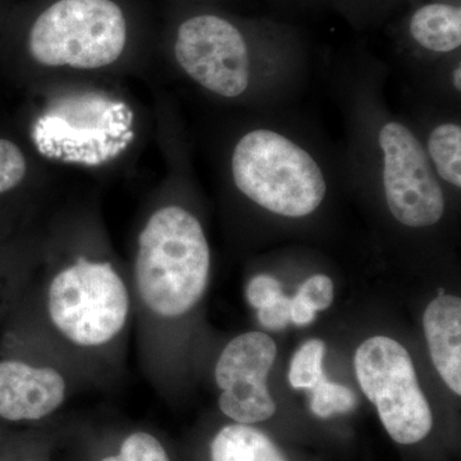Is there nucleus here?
<instances>
[{
	"label": "nucleus",
	"mask_w": 461,
	"mask_h": 461,
	"mask_svg": "<svg viewBox=\"0 0 461 461\" xmlns=\"http://www.w3.org/2000/svg\"><path fill=\"white\" fill-rule=\"evenodd\" d=\"M214 104L235 111H277L302 90L308 68L259 53L230 18L200 12L178 21L158 47V63ZM158 71V69H157Z\"/></svg>",
	"instance_id": "obj_4"
},
{
	"label": "nucleus",
	"mask_w": 461,
	"mask_h": 461,
	"mask_svg": "<svg viewBox=\"0 0 461 461\" xmlns=\"http://www.w3.org/2000/svg\"><path fill=\"white\" fill-rule=\"evenodd\" d=\"M336 95L344 115L341 172L381 191L388 213L411 230H426L446 214V189L436 177L411 120L395 113L384 94V68H336Z\"/></svg>",
	"instance_id": "obj_2"
},
{
	"label": "nucleus",
	"mask_w": 461,
	"mask_h": 461,
	"mask_svg": "<svg viewBox=\"0 0 461 461\" xmlns=\"http://www.w3.org/2000/svg\"><path fill=\"white\" fill-rule=\"evenodd\" d=\"M424 333L430 357L445 384L457 396L461 393V300L436 297L426 309Z\"/></svg>",
	"instance_id": "obj_11"
},
{
	"label": "nucleus",
	"mask_w": 461,
	"mask_h": 461,
	"mask_svg": "<svg viewBox=\"0 0 461 461\" xmlns=\"http://www.w3.org/2000/svg\"><path fill=\"white\" fill-rule=\"evenodd\" d=\"M212 461H287L280 448L259 429L247 424H230L215 435Z\"/></svg>",
	"instance_id": "obj_15"
},
{
	"label": "nucleus",
	"mask_w": 461,
	"mask_h": 461,
	"mask_svg": "<svg viewBox=\"0 0 461 461\" xmlns=\"http://www.w3.org/2000/svg\"><path fill=\"white\" fill-rule=\"evenodd\" d=\"M133 271L139 295L154 314L180 317L198 304L211 273L198 215L178 202L158 204L139 230Z\"/></svg>",
	"instance_id": "obj_6"
},
{
	"label": "nucleus",
	"mask_w": 461,
	"mask_h": 461,
	"mask_svg": "<svg viewBox=\"0 0 461 461\" xmlns=\"http://www.w3.org/2000/svg\"><path fill=\"white\" fill-rule=\"evenodd\" d=\"M12 7H14L12 0H0V32H2L3 23Z\"/></svg>",
	"instance_id": "obj_23"
},
{
	"label": "nucleus",
	"mask_w": 461,
	"mask_h": 461,
	"mask_svg": "<svg viewBox=\"0 0 461 461\" xmlns=\"http://www.w3.org/2000/svg\"><path fill=\"white\" fill-rule=\"evenodd\" d=\"M240 112L217 139L215 175L267 213L286 220L314 214L341 165L333 166L313 139L277 111Z\"/></svg>",
	"instance_id": "obj_3"
},
{
	"label": "nucleus",
	"mask_w": 461,
	"mask_h": 461,
	"mask_svg": "<svg viewBox=\"0 0 461 461\" xmlns=\"http://www.w3.org/2000/svg\"><path fill=\"white\" fill-rule=\"evenodd\" d=\"M129 311V291L108 260L77 257L54 276L48 290L51 323L84 348L112 341L123 330Z\"/></svg>",
	"instance_id": "obj_7"
},
{
	"label": "nucleus",
	"mask_w": 461,
	"mask_h": 461,
	"mask_svg": "<svg viewBox=\"0 0 461 461\" xmlns=\"http://www.w3.org/2000/svg\"><path fill=\"white\" fill-rule=\"evenodd\" d=\"M311 391V409L320 418L346 414L354 411L357 403V395L350 388L330 382L326 375Z\"/></svg>",
	"instance_id": "obj_17"
},
{
	"label": "nucleus",
	"mask_w": 461,
	"mask_h": 461,
	"mask_svg": "<svg viewBox=\"0 0 461 461\" xmlns=\"http://www.w3.org/2000/svg\"><path fill=\"white\" fill-rule=\"evenodd\" d=\"M112 80L80 78L41 85L27 94L45 99L39 112L21 130L32 148L48 163L62 159L77 165H100L94 144L108 159L103 145L121 154L130 147L131 109L112 96L105 84ZM117 81V80H115ZM132 123V122H131Z\"/></svg>",
	"instance_id": "obj_5"
},
{
	"label": "nucleus",
	"mask_w": 461,
	"mask_h": 461,
	"mask_svg": "<svg viewBox=\"0 0 461 461\" xmlns=\"http://www.w3.org/2000/svg\"><path fill=\"white\" fill-rule=\"evenodd\" d=\"M282 294L281 282L269 275L256 276L250 282L247 290L249 303L253 308L263 309L277 302Z\"/></svg>",
	"instance_id": "obj_20"
},
{
	"label": "nucleus",
	"mask_w": 461,
	"mask_h": 461,
	"mask_svg": "<svg viewBox=\"0 0 461 461\" xmlns=\"http://www.w3.org/2000/svg\"><path fill=\"white\" fill-rule=\"evenodd\" d=\"M100 461H171L162 444L147 432H135L127 437L120 453Z\"/></svg>",
	"instance_id": "obj_18"
},
{
	"label": "nucleus",
	"mask_w": 461,
	"mask_h": 461,
	"mask_svg": "<svg viewBox=\"0 0 461 461\" xmlns=\"http://www.w3.org/2000/svg\"><path fill=\"white\" fill-rule=\"evenodd\" d=\"M66 390L65 378L50 366L0 362V417L5 420H42L62 405Z\"/></svg>",
	"instance_id": "obj_10"
},
{
	"label": "nucleus",
	"mask_w": 461,
	"mask_h": 461,
	"mask_svg": "<svg viewBox=\"0 0 461 461\" xmlns=\"http://www.w3.org/2000/svg\"><path fill=\"white\" fill-rule=\"evenodd\" d=\"M409 35L424 54L454 56L461 47V8L441 2L421 5L409 21Z\"/></svg>",
	"instance_id": "obj_14"
},
{
	"label": "nucleus",
	"mask_w": 461,
	"mask_h": 461,
	"mask_svg": "<svg viewBox=\"0 0 461 461\" xmlns=\"http://www.w3.org/2000/svg\"><path fill=\"white\" fill-rule=\"evenodd\" d=\"M158 69V45L129 0H38L12 7L0 32V72L29 91L60 80Z\"/></svg>",
	"instance_id": "obj_1"
},
{
	"label": "nucleus",
	"mask_w": 461,
	"mask_h": 461,
	"mask_svg": "<svg viewBox=\"0 0 461 461\" xmlns=\"http://www.w3.org/2000/svg\"><path fill=\"white\" fill-rule=\"evenodd\" d=\"M50 175V163L23 132L0 131V200L44 187Z\"/></svg>",
	"instance_id": "obj_13"
},
{
	"label": "nucleus",
	"mask_w": 461,
	"mask_h": 461,
	"mask_svg": "<svg viewBox=\"0 0 461 461\" xmlns=\"http://www.w3.org/2000/svg\"><path fill=\"white\" fill-rule=\"evenodd\" d=\"M455 108L441 104L429 117L421 115L417 127L424 151L436 177L445 189H461V122Z\"/></svg>",
	"instance_id": "obj_12"
},
{
	"label": "nucleus",
	"mask_w": 461,
	"mask_h": 461,
	"mask_svg": "<svg viewBox=\"0 0 461 461\" xmlns=\"http://www.w3.org/2000/svg\"><path fill=\"white\" fill-rule=\"evenodd\" d=\"M315 320V312L300 303L296 297H291V321L297 326H306Z\"/></svg>",
	"instance_id": "obj_22"
},
{
	"label": "nucleus",
	"mask_w": 461,
	"mask_h": 461,
	"mask_svg": "<svg viewBox=\"0 0 461 461\" xmlns=\"http://www.w3.org/2000/svg\"><path fill=\"white\" fill-rule=\"evenodd\" d=\"M294 297L313 312L324 311L333 302V282L329 276H312Z\"/></svg>",
	"instance_id": "obj_19"
},
{
	"label": "nucleus",
	"mask_w": 461,
	"mask_h": 461,
	"mask_svg": "<svg viewBox=\"0 0 461 461\" xmlns=\"http://www.w3.org/2000/svg\"><path fill=\"white\" fill-rule=\"evenodd\" d=\"M276 355L275 341L262 332L244 333L224 348L215 366V382L222 390L218 405L226 417L251 426L275 415L267 377Z\"/></svg>",
	"instance_id": "obj_9"
},
{
	"label": "nucleus",
	"mask_w": 461,
	"mask_h": 461,
	"mask_svg": "<svg viewBox=\"0 0 461 461\" xmlns=\"http://www.w3.org/2000/svg\"><path fill=\"white\" fill-rule=\"evenodd\" d=\"M354 363L364 395L375 403L391 438L400 445L426 438L433 427L432 411L408 350L393 339L375 336L359 346Z\"/></svg>",
	"instance_id": "obj_8"
},
{
	"label": "nucleus",
	"mask_w": 461,
	"mask_h": 461,
	"mask_svg": "<svg viewBox=\"0 0 461 461\" xmlns=\"http://www.w3.org/2000/svg\"><path fill=\"white\" fill-rule=\"evenodd\" d=\"M326 345L321 339H309L291 360V386L296 390H312L324 377L323 360Z\"/></svg>",
	"instance_id": "obj_16"
},
{
	"label": "nucleus",
	"mask_w": 461,
	"mask_h": 461,
	"mask_svg": "<svg viewBox=\"0 0 461 461\" xmlns=\"http://www.w3.org/2000/svg\"><path fill=\"white\" fill-rule=\"evenodd\" d=\"M258 318L264 329L281 330L291 321V297L282 295L272 305L258 311Z\"/></svg>",
	"instance_id": "obj_21"
}]
</instances>
